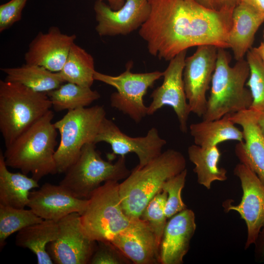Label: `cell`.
<instances>
[{
  "instance_id": "cell-1",
  "label": "cell",
  "mask_w": 264,
  "mask_h": 264,
  "mask_svg": "<svg viewBox=\"0 0 264 264\" xmlns=\"http://www.w3.org/2000/svg\"><path fill=\"white\" fill-rule=\"evenodd\" d=\"M149 1L150 15L138 33L153 56L170 61L193 46L229 48L233 10H213L194 0Z\"/></svg>"
},
{
  "instance_id": "cell-2",
  "label": "cell",
  "mask_w": 264,
  "mask_h": 264,
  "mask_svg": "<svg viewBox=\"0 0 264 264\" xmlns=\"http://www.w3.org/2000/svg\"><path fill=\"white\" fill-rule=\"evenodd\" d=\"M50 110L22 133L3 153L8 167L21 170L39 181L57 173L54 160L57 132Z\"/></svg>"
},
{
  "instance_id": "cell-3",
  "label": "cell",
  "mask_w": 264,
  "mask_h": 264,
  "mask_svg": "<svg viewBox=\"0 0 264 264\" xmlns=\"http://www.w3.org/2000/svg\"><path fill=\"white\" fill-rule=\"evenodd\" d=\"M184 155L168 149L143 167L136 166L119 183L122 208L131 219L139 218L151 199L169 178L186 169Z\"/></svg>"
},
{
  "instance_id": "cell-4",
  "label": "cell",
  "mask_w": 264,
  "mask_h": 264,
  "mask_svg": "<svg viewBox=\"0 0 264 264\" xmlns=\"http://www.w3.org/2000/svg\"><path fill=\"white\" fill-rule=\"evenodd\" d=\"M231 57L223 48H218L210 95L203 120L220 119L228 113L249 109L252 103L246 83L249 75L248 64L244 59L230 66Z\"/></svg>"
},
{
  "instance_id": "cell-5",
  "label": "cell",
  "mask_w": 264,
  "mask_h": 264,
  "mask_svg": "<svg viewBox=\"0 0 264 264\" xmlns=\"http://www.w3.org/2000/svg\"><path fill=\"white\" fill-rule=\"evenodd\" d=\"M46 93L0 81V131L5 148L50 110Z\"/></svg>"
},
{
  "instance_id": "cell-6",
  "label": "cell",
  "mask_w": 264,
  "mask_h": 264,
  "mask_svg": "<svg viewBox=\"0 0 264 264\" xmlns=\"http://www.w3.org/2000/svg\"><path fill=\"white\" fill-rule=\"evenodd\" d=\"M119 185L114 180L102 184L91 194L80 215L83 231L94 241H111L131 222L122 208Z\"/></svg>"
},
{
  "instance_id": "cell-7",
  "label": "cell",
  "mask_w": 264,
  "mask_h": 264,
  "mask_svg": "<svg viewBox=\"0 0 264 264\" xmlns=\"http://www.w3.org/2000/svg\"><path fill=\"white\" fill-rule=\"evenodd\" d=\"M93 142L85 144L77 160L66 172L59 184L73 196L88 199L103 183L126 178L130 174L125 156L114 163L104 160Z\"/></svg>"
},
{
  "instance_id": "cell-8",
  "label": "cell",
  "mask_w": 264,
  "mask_h": 264,
  "mask_svg": "<svg viewBox=\"0 0 264 264\" xmlns=\"http://www.w3.org/2000/svg\"><path fill=\"white\" fill-rule=\"evenodd\" d=\"M106 114L103 106L96 105L69 110L54 123L61 137L54 154L57 173H66L77 160L83 146L94 143Z\"/></svg>"
},
{
  "instance_id": "cell-9",
  "label": "cell",
  "mask_w": 264,
  "mask_h": 264,
  "mask_svg": "<svg viewBox=\"0 0 264 264\" xmlns=\"http://www.w3.org/2000/svg\"><path fill=\"white\" fill-rule=\"evenodd\" d=\"M132 66V62L128 63L126 70L117 76L95 71L94 78L114 88L116 91L110 97L111 106L139 123L148 115L144 97L148 89L163 77V71L133 73Z\"/></svg>"
},
{
  "instance_id": "cell-10",
  "label": "cell",
  "mask_w": 264,
  "mask_h": 264,
  "mask_svg": "<svg viewBox=\"0 0 264 264\" xmlns=\"http://www.w3.org/2000/svg\"><path fill=\"white\" fill-rule=\"evenodd\" d=\"M234 174L241 182L242 196L239 204L232 205L230 200L222 204L226 212H238L245 222L247 235L244 248L247 249L255 241L264 225V185L256 174L245 165L240 163Z\"/></svg>"
},
{
  "instance_id": "cell-11",
  "label": "cell",
  "mask_w": 264,
  "mask_h": 264,
  "mask_svg": "<svg viewBox=\"0 0 264 264\" xmlns=\"http://www.w3.org/2000/svg\"><path fill=\"white\" fill-rule=\"evenodd\" d=\"M218 49L211 44L199 45L185 60L183 80L186 96L191 112L198 117H202L206 110V93L215 69Z\"/></svg>"
},
{
  "instance_id": "cell-12",
  "label": "cell",
  "mask_w": 264,
  "mask_h": 264,
  "mask_svg": "<svg viewBox=\"0 0 264 264\" xmlns=\"http://www.w3.org/2000/svg\"><path fill=\"white\" fill-rule=\"evenodd\" d=\"M57 238L48 243L46 250L57 264H89L97 242L83 231L78 213L70 214L58 221Z\"/></svg>"
},
{
  "instance_id": "cell-13",
  "label": "cell",
  "mask_w": 264,
  "mask_h": 264,
  "mask_svg": "<svg viewBox=\"0 0 264 264\" xmlns=\"http://www.w3.org/2000/svg\"><path fill=\"white\" fill-rule=\"evenodd\" d=\"M104 142L111 146L112 155L125 156L134 153L138 157V167H143L159 156L166 141L162 138L155 128H151L146 135L132 137L122 132L111 120H102L94 143Z\"/></svg>"
},
{
  "instance_id": "cell-14",
  "label": "cell",
  "mask_w": 264,
  "mask_h": 264,
  "mask_svg": "<svg viewBox=\"0 0 264 264\" xmlns=\"http://www.w3.org/2000/svg\"><path fill=\"white\" fill-rule=\"evenodd\" d=\"M187 50H184L169 61L163 71L162 84L152 92V101L148 107L147 114H154L162 107L172 108L176 115L179 129L183 133L188 131V121L191 112L184 89L183 72Z\"/></svg>"
},
{
  "instance_id": "cell-15",
  "label": "cell",
  "mask_w": 264,
  "mask_h": 264,
  "mask_svg": "<svg viewBox=\"0 0 264 264\" xmlns=\"http://www.w3.org/2000/svg\"><path fill=\"white\" fill-rule=\"evenodd\" d=\"M97 24L95 30L101 37L127 35L139 29L151 12L149 0H126L115 10L105 1L96 0L93 6Z\"/></svg>"
},
{
  "instance_id": "cell-16",
  "label": "cell",
  "mask_w": 264,
  "mask_h": 264,
  "mask_svg": "<svg viewBox=\"0 0 264 264\" xmlns=\"http://www.w3.org/2000/svg\"><path fill=\"white\" fill-rule=\"evenodd\" d=\"M76 38L75 34L63 33L56 26L50 27L45 33L39 32L31 41L24 54L25 64L43 66L54 72H59Z\"/></svg>"
},
{
  "instance_id": "cell-17",
  "label": "cell",
  "mask_w": 264,
  "mask_h": 264,
  "mask_svg": "<svg viewBox=\"0 0 264 264\" xmlns=\"http://www.w3.org/2000/svg\"><path fill=\"white\" fill-rule=\"evenodd\" d=\"M88 203V199L73 196L60 184L45 183L30 192L27 206L43 220L58 222L73 213L82 214Z\"/></svg>"
},
{
  "instance_id": "cell-18",
  "label": "cell",
  "mask_w": 264,
  "mask_h": 264,
  "mask_svg": "<svg viewBox=\"0 0 264 264\" xmlns=\"http://www.w3.org/2000/svg\"><path fill=\"white\" fill-rule=\"evenodd\" d=\"M110 242L133 264L159 263L160 244L148 224L140 218L132 219Z\"/></svg>"
},
{
  "instance_id": "cell-19",
  "label": "cell",
  "mask_w": 264,
  "mask_h": 264,
  "mask_svg": "<svg viewBox=\"0 0 264 264\" xmlns=\"http://www.w3.org/2000/svg\"><path fill=\"white\" fill-rule=\"evenodd\" d=\"M197 225L193 211L187 208L169 219L159 246V263L182 264Z\"/></svg>"
},
{
  "instance_id": "cell-20",
  "label": "cell",
  "mask_w": 264,
  "mask_h": 264,
  "mask_svg": "<svg viewBox=\"0 0 264 264\" xmlns=\"http://www.w3.org/2000/svg\"><path fill=\"white\" fill-rule=\"evenodd\" d=\"M230 118L242 129L243 141L235 148L237 157L264 185V136L256 121V111L249 109L230 113Z\"/></svg>"
},
{
  "instance_id": "cell-21",
  "label": "cell",
  "mask_w": 264,
  "mask_h": 264,
  "mask_svg": "<svg viewBox=\"0 0 264 264\" xmlns=\"http://www.w3.org/2000/svg\"><path fill=\"white\" fill-rule=\"evenodd\" d=\"M264 18L246 3L241 1L234 8L228 44L237 61L244 59L252 48L255 35Z\"/></svg>"
},
{
  "instance_id": "cell-22",
  "label": "cell",
  "mask_w": 264,
  "mask_h": 264,
  "mask_svg": "<svg viewBox=\"0 0 264 264\" xmlns=\"http://www.w3.org/2000/svg\"><path fill=\"white\" fill-rule=\"evenodd\" d=\"M3 153L0 152V204L16 208L27 206L32 189L39 187L38 181L22 173L10 172Z\"/></svg>"
},
{
  "instance_id": "cell-23",
  "label": "cell",
  "mask_w": 264,
  "mask_h": 264,
  "mask_svg": "<svg viewBox=\"0 0 264 264\" xmlns=\"http://www.w3.org/2000/svg\"><path fill=\"white\" fill-rule=\"evenodd\" d=\"M189 130L195 144L203 148L216 146L227 141H243L242 132L235 126L230 113L218 119L192 124Z\"/></svg>"
},
{
  "instance_id": "cell-24",
  "label": "cell",
  "mask_w": 264,
  "mask_h": 264,
  "mask_svg": "<svg viewBox=\"0 0 264 264\" xmlns=\"http://www.w3.org/2000/svg\"><path fill=\"white\" fill-rule=\"evenodd\" d=\"M58 222L44 220L18 232L15 243L19 247L27 248L36 256L38 264H54L46 250L48 243L58 237Z\"/></svg>"
},
{
  "instance_id": "cell-25",
  "label": "cell",
  "mask_w": 264,
  "mask_h": 264,
  "mask_svg": "<svg viewBox=\"0 0 264 264\" xmlns=\"http://www.w3.org/2000/svg\"><path fill=\"white\" fill-rule=\"evenodd\" d=\"M4 80L22 84L35 91L47 93L58 88L64 82L58 72H52L43 66L23 64L16 67H3Z\"/></svg>"
},
{
  "instance_id": "cell-26",
  "label": "cell",
  "mask_w": 264,
  "mask_h": 264,
  "mask_svg": "<svg viewBox=\"0 0 264 264\" xmlns=\"http://www.w3.org/2000/svg\"><path fill=\"white\" fill-rule=\"evenodd\" d=\"M187 152L190 161L195 165L194 172L199 184L210 189L213 182L227 180V171L219 166L221 153L217 146L203 148L193 144L188 147Z\"/></svg>"
},
{
  "instance_id": "cell-27",
  "label": "cell",
  "mask_w": 264,
  "mask_h": 264,
  "mask_svg": "<svg viewBox=\"0 0 264 264\" xmlns=\"http://www.w3.org/2000/svg\"><path fill=\"white\" fill-rule=\"evenodd\" d=\"M95 71L92 56L74 43L63 68L58 72L64 83L91 88Z\"/></svg>"
},
{
  "instance_id": "cell-28",
  "label": "cell",
  "mask_w": 264,
  "mask_h": 264,
  "mask_svg": "<svg viewBox=\"0 0 264 264\" xmlns=\"http://www.w3.org/2000/svg\"><path fill=\"white\" fill-rule=\"evenodd\" d=\"M47 94L56 111L87 107L101 97L100 93L91 88L69 82Z\"/></svg>"
},
{
  "instance_id": "cell-29",
  "label": "cell",
  "mask_w": 264,
  "mask_h": 264,
  "mask_svg": "<svg viewBox=\"0 0 264 264\" xmlns=\"http://www.w3.org/2000/svg\"><path fill=\"white\" fill-rule=\"evenodd\" d=\"M44 220L31 209L16 208L0 204V247L12 234Z\"/></svg>"
},
{
  "instance_id": "cell-30",
  "label": "cell",
  "mask_w": 264,
  "mask_h": 264,
  "mask_svg": "<svg viewBox=\"0 0 264 264\" xmlns=\"http://www.w3.org/2000/svg\"><path fill=\"white\" fill-rule=\"evenodd\" d=\"M249 67V75L246 83L252 98V103L249 109L257 111L264 110V65L252 49L246 54Z\"/></svg>"
},
{
  "instance_id": "cell-31",
  "label": "cell",
  "mask_w": 264,
  "mask_h": 264,
  "mask_svg": "<svg viewBox=\"0 0 264 264\" xmlns=\"http://www.w3.org/2000/svg\"><path fill=\"white\" fill-rule=\"evenodd\" d=\"M167 197L165 191L158 192L149 201L140 217L148 224L159 244L167 222L165 211Z\"/></svg>"
},
{
  "instance_id": "cell-32",
  "label": "cell",
  "mask_w": 264,
  "mask_h": 264,
  "mask_svg": "<svg viewBox=\"0 0 264 264\" xmlns=\"http://www.w3.org/2000/svg\"><path fill=\"white\" fill-rule=\"evenodd\" d=\"M187 174V170L185 169L169 178L162 186V190L167 194L165 211L168 219L187 208L181 198V191L185 185Z\"/></svg>"
},
{
  "instance_id": "cell-33",
  "label": "cell",
  "mask_w": 264,
  "mask_h": 264,
  "mask_svg": "<svg viewBox=\"0 0 264 264\" xmlns=\"http://www.w3.org/2000/svg\"><path fill=\"white\" fill-rule=\"evenodd\" d=\"M96 245L89 264H124L131 261L109 241L96 242Z\"/></svg>"
},
{
  "instance_id": "cell-34",
  "label": "cell",
  "mask_w": 264,
  "mask_h": 264,
  "mask_svg": "<svg viewBox=\"0 0 264 264\" xmlns=\"http://www.w3.org/2000/svg\"><path fill=\"white\" fill-rule=\"evenodd\" d=\"M28 0H10L0 5V32L7 30L22 19Z\"/></svg>"
},
{
  "instance_id": "cell-35",
  "label": "cell",
  "mask_w": 264,
  "mask_h": 264,
  "mask_svg": "<svg viewBox=\"0 0 264 264\" xmlns=\"http://www.w3.org/2000/svg\"><path fill=\"white\" fill-rule=\"evenodd\" d=\"M194 0L206 8L215 11H221L223 10H233L235 7L241 2V0Z\"/></svg>"
},
{
  "instance_id": "cell-36",
  "label": "cell",
  "mask_w": 264,
  "mask_h": 264,
  "mask_svg": "<svg viewBox=\"0 0 264 264\" xmlns=\"http://www.w3.org/2000/svg\"><path fill=\"white\" fill-rule=\"evenodd\" d=\"M254 257L258 263L264 262V225L254 243Z\"/></svg>"
},
{
  "instance_id": "cell-37",
  "label": "cell",
  "mask_w": 264,
  "mask_h": 264,
  "mask_svg": "<svg viewBox=\"0 0 264 264\" xmlns=\"http://www.w3.org/2000/svg\"><path fill=\"white\" fill-rule=\"evenodd\" d=\"M264 18V0H241Z\"/></svg>"
},
{
  "instance_id": "cell-38",
  "label": "cell",
  "mask_w": 264,
  "mask_h": 264,
  "mask_svg": "<svg viewBox=\"0 0 264 264\" xmlns=\"http://www.w3.org/2000/svg\"><path fill=\"white\" fill-rule=\"evenodd\" d=\"M102 1H106L113 10H118L124 4L126 0H96Z\"/></svg>"
},
{
  "instance_id": "cell-39",
  "label": "cell",
  "mask_w": 264,
  "mask_h": 264,
  "mask_svg": "<svg viewBox=\"0 0 264 264\" xmlns=\"http://www.w3.org/2000/svg\"><path fill=\"white\" fill-rule=\"evenodd\" d=\"M256 111V121L264 136V110L261 111Z\"/></svg>"
},
{
  "instance_id": "cell-40",
  "label": "cell",
  "mask_w": 264,
  "mask_h": 264,
  "mask_svg": "<svg viewBox=\"0 0 264 264\" xmlns=\"http://www.w3.org/2000/svg\"><path fill=\"white\" fill-rule=\"evenodd\" d=\"M252 49L259 56L264 65V42H262L257 47H252Z\"/></svg>"
},
{
  "instance_id": "cell-41",
  "label": "cell",
  "mask_w": 264,
  "mask_h": 264,
  "mask_svg": "<svg viewBox=\"0 0 264 264\" xmlns=\"http://www.w3.org/2000/svg\"></svg>"
}]
</instances>
